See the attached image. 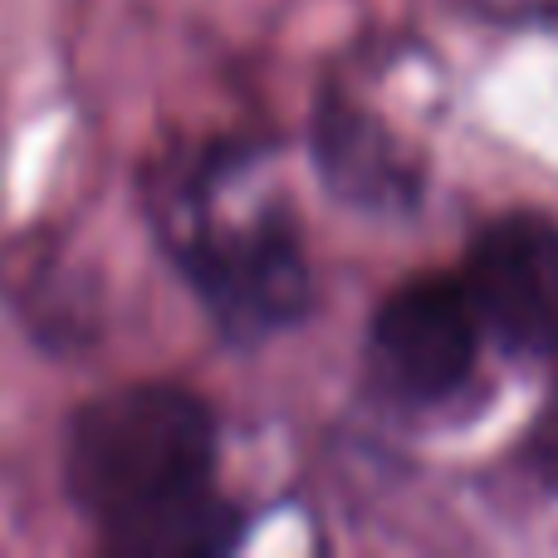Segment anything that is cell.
Listing matches in <instances>:
<instances>
[{
	"instance_id": "8992f818",
	"label": "cell",
	"mask_w": 558,
	"mask_h": 558,
	"mask_svg": "<svg viewBox=\"0 0 558 558\" xmlns=\"http://www.w3.org/2000/svg\"><path fill=\"white\" fill-rule=\"evenodd\" d=\"M15 314L25 318L35 343L49 353H78L98 333V308L88 304V289L54 265H39L29 275L25 299H15Z\"/></svg>"
},
{
	"instance_id": "7a4b0ae2",
	"label": "cell",
	"mask_w": 558,
	"mask_h": 558,
	"mask_svg": "<svg viewBox=\"0 0 558 558\" xmlns=\"http://www.w3.org/2000/svg\"><path fill=\"white\" fill-rule=\"evenodd\" d=\"M260 153L245 137H211L167 172L147 206L157 251L231 353H260L299 333L318 308V270L294 206L260 196L241 216L226 211L231 182Z\"/></svg>"
},
{
	"instance_id": "52a82bcc",
	"label": "cell",
	"mask_w": 558,
	"mask_h": 558,
	"mask_svg": "<svg viewBox=\"0 0 558 558\" xmlns=\"http://www.w3.org/2000/svg\"><path fill=\"white\" fill-rule=\"evenodd\" d=\"M514 461H520V471L530 475L544 495L558 500V377H554L549 392H544L539 412H534L530 426H524Z\"/></svg>"
},
{
	"instance_id": "277c9868",
	"label": "cell",
	"mask_w": 558,
	"mask_h": 558,
	"mask_svg": "<svg viewBox=\"0 0 558 558\" xmlns=\"http://www.w3.org/2000/svg\"><path fill=\"white\" fill-rule=\"evenodd\" d=\"M461 279L495 353L558 363V216L534 206L490 216L465 245Z\"/></svg>"
},
{
	"instance_id": "6da1fadb",
	"label": "cell",
	"mask_w": 558,
	"mask_h": 558,
	"mask_svg": "<svg viewBox=\"0 0 558 558\" xmlns=\"http://www.w3.org/2000/svg\"><path fill=\"white\" fill-rule=\"evenodd\" d=\"M64 495L118 558H221L255 514L221 490V416L186 383H118L84 397L59 446Z\"/></svg>"
},
{
	"instance_id": "5b68a950",
	"label": "cell",
	"mask_w": 558,
	"mask_h": 558,
	"mask_svg": "<svg viewBox=\"0 0 558 558\" xmlns=\"http://www.w3.org/2000/svg\"><path fill=\"white\" fill-rule=\"evenodd\" d=\"M308 162L328 202L367 221H412L426 206L432 177L416 147L383 113L343 88H318L308 108Z\"/></svg>"
},
{
	"instance_id": "3957f363",
	"label": "cell",
	"mask_w": 558,
	"mask_h": 558,
	"mask_svg": "<svg viewBox=\"0 0 558 558\" xmlns=\"http://www.w3.org/2000/svg\"><path fill=\"white\" fill-rule=\"evenodd\" d=\"M485 328L461 270H416L377 299L363 333L367 392L402 416H436L471 397Z\"/></svg>"
}]
</instances>
